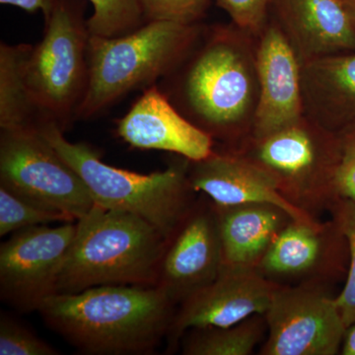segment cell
Returning a JSON list of instances; mask_svg holds the SVG:
<instances>
[{
  "instance_id": "4fadbf2b",
  "label": "cell",
  "mask_w": 355,
  "mask_h": 355,
  "mask_svg": "<svg viewBox=\"0 0 355 355\" xmlns=\"http://www.w3.org/2000/svg\"><path fill=\"white\" fill-rule=\"evenodd\" d=\"M258 39L259 101L251 137H265L304 116L301 62L286 35L270 17Z\"/></svg>"
},
{
  "instance_id": "9c48e42d",
  "label": "cell",
  "mask_w": 355,
  "mask_h": 355,
  "mask_svg": "<svg viewBox=\"0 0 355 355\" xmlns=\"http://www.w3.org/2000/svg\"><path fill=\"white\" fill-rule=\"evenodd\" d=\"M76 222L57 227L33 226L11 234L0 246V298L20 313L39 312L57 293V282Z\"/></svg>"
},
{
  "instance_id": "7c38bea8",
  "label": "cell",
  "mask_w": 355,
  "mask_h": 355,
  "mask_svg": "<svg viewBox=\"0 0 355 355\" xmlns=\"http://www.w3.org/2000/svg\"><path fill=\"white\" fill-rule=\"evenodd\" d=\"M223 266L214 203L193 205L168 243L157 286L175 304L216 279Z\"/></svg>"
},
{
  "instance_id": "44dd1931",
  "label": "cell",
  "mask_w": 355,
  "mask_h": 355,
  "mask_svg": "<svg viewBox=\"0 0 355 355\" xmlns=\"http://www.w3.org/2000/svg\"><path fill=\"white\" fill-rule=\"evenodd\" d=\"M266 319L254 315L228 328L193 329L184 340L187 355H249L263 338Z\"/></svg>"
},
{
  "instance_id": "d6986e66",
  "label": "cell",
  "mask_w": 355,
  "mask_h": 355,
  "mask_svg": "<svg viewBox=\"0 0 355 355\" xmlns=\"http://www.w3.org/2000/svg\"><path fill=\"white\" fill-rule=\"evenodd\" d=\"M335 224L329 226L291 220L280 230L266 250L259 270L266 277H297L313 272L321 263L327 252V235Z\"/></svg>"
},
{
  "instance_id": "7402d4cb",
  "label": "cell",
  "mask_w": 355,
  "mask_h": 355,
  "mask_svg": "<svg viewBox=\"0 0 355 355\" xmlns=\"http://www.w3.org/2000/svg\"><path fill=\"white\" fill-rule=\"evenodd\" d=\"M94 12L87 19L90 36L118 38L146 24L142 0H88Z\"/></svg>"
},
{
  "instance_id": "cb8c5ba5",
  "label": "cell",
  "mask_w": 355,
  "mask_h": 355,
  "mask_svg": "<svg viewBox=\"0 0 355 355\" xmlns=\"http://www.w3.org/2000/svg\"><path fill=\"white\" fill-rule=\"evenodd\" d=\"M334 223L349 246V268L347 282L336 297L345 327L355 323V202L336 198L331 203Z\"/></svg>"
},
{
  "instance_id": "8fae6325",
  "label": "cell",
  "mask_w": 355,
  "mask_h": 355,
  "mask_svg": "<svg viewBox=\"0 0 355 355\" xmlns=\"http://www.w3.org/2000/svg\"><path fill=\"white\" fill-rule=\"evenodd\" d=\"M279 286L257 268L222 266L214 282L181 303L168 334V349L188 330L228 328L265 315Z\"/></svg>"
},
{
  "instance_id": "83f0119b",
  "label": "cell",
  "mask_w": 355,
  "mask_h": 355,
  "mask_svg": "<svg viewBox=\"0 0 355 355\" xmlns=\"http://www.w3.org/2000/svg\"><path fill=\"white\" fill-rule=\"evenodd\" d=\"M334 188L336 198L355 202V153H343L334 177Z\"/></svg>"
},
{
  "instance_id": "603a6c76",
  "label": "cell",
  "mask_w": 355,
  "mask_h": 355,
  "mask_svg": "<svg viewBox=\"0 0 355 355\" xmlns=\"http://www.w3.org/2000/svg\"><path fill=\"white\" fill-rule=\"evenodd\" d=\"M76 222L72 217L28 200L0 184V236L33 226Z\"/></svg>"
},
{
  "instance_id": "4316f807",
  "label": "cell",
  "mask_w": 355,
  "mask_h": 355,
  "mask_svg": "<svg viewBox=\"0 0 355 355\" xmlns=\"http://www.w3.org/2000/svg\"><path fill=\"white\" fill-rule=\"evenodd\" d=\"M233 24L258 39L270 20V0H216Z\"/></svg>"
},
{
  "instance_id": "5bb4252c",
  "label": "cell",
  "mask_w": 355,
  "mask_h": 355,
  "mask_svg": "<svg viewBox=\"0 0 355 355\" xmlns=\"http://www.w3.org/2000/svg\"><path fill=\"white\" fill-rule=\"evenodd\" d=\"M116 133L135 148L175 153L191 162L214 153V139L186 118L157 84L144 90L116 121Z\"/></svg>"
},
{
  "instance_id": "d4e9b609",
  "label": "cell",
  "mask_w": 355,
  "mask_h": 355,
  "mask_svg": "<svg viewBox=\"0 0 355 355\" xmlns=\"http://www.w3.org/2000/svg\"><path fill=\"white\" fill-rule=\"evenodd\" d=\"M60 352L9 315H0V355H58Z\"/></svg>"
},
{
  "instance_id": "8992f818",
  "label": "cell",
  "mask_w": 355,
  "mask_h": 355,
  "mask_svg": "<svg viewBox=\"0 0 355 355\" xmlns=\"http://www.w3.org/2000/svg\"><path fill=\"white\" fill-rule=\"evenodd\" d=\"M84 0H55L44 17V37L27 62L28 86L43 125L65 132L83 104L89 80L87 19Z\"/></svg>"
},
{
  "instance_id": "484cf974",
  "label": "cell",
  "mask_w": 355,
  "mask_h": 355,
  "mask_svg": "<svg viewBox=\"0 0 355 355\" xmlns=\"http://www.w3.org/2000/svg\"><path fill=\"white\" fill-rule=\"evenodd\" d=\"M211 0H142L146 22L171 21L181 24H198Z\"/></svg>"
},
{
  "instance_id": "ac0fdd59",
  "label": "cell",
  "mask_w": 355,
  "mask_h": 355,
  "mask_svg": "<svg viewBox=\"0 0 355 355\" xmlns=\"http://www.w3.org/2000/svg\"><path fill=\"white\" fill-rule=\"evenodd\" d=\"M214 207L223 266L257 268L280 230L293 220L284 210L265 203Z\"/></svg>"
},
{
  "instance_id": "ffe728a7",
  "label": "cell",
  "mask_w": 355,
  "mask_h": 355,
  "mask_svg": "<svg viewBox=\"0 0 355 355\" xmlns=\"http://www.w3.org/2000/svg\"><path fill=\"white\" fill-rule=\"evenodd\" d=\"M32 48L0 44V130H40L43 125L26 76Z\"/></svg>"
},
{
  "instance_id": "e0dca14e",
  "label": "cell",
  "mask_w": 355,
  "mask_h": 355,
  "mask_svg": "<svg viewBox=\"0 0 355 355\" xmlns=\"http://www.w3.org/2000/svg\"><path fill=\"white\" fill-rule=\"evenodd\" d=\"M304 116L329 132L355 123V53H338L301 64Z\"/></svg>"
},
{
  "instance_id": "4dcf8cb0",
  "label": "cell",
  "mask_w": 355,
  "mask_h": 355,
  "mask_svg": "<svg viewBox=\"0 0 355 355\" xmlns=\"http://www.w3.org/2000/svg\"><path fill=\"white\" fill-rule=\"evenodd\" d=\"M340 352L343 355H355V323L347 329Z\"/></svg>"
},
{
  "instance_id": "277c9868",
  "label": "cell",
  "mask_w": 355,
  "mask_h": 355,
  "mask_svg": "<svg viewBox=\"0 0 355 355\" xmlns=\"http://www.w3.org/2000/svg\"><path fill=\"white\" fill-rule=\"evenodd\" d=\"M205 28L171 21H150L118 37H90L89 80L77 121L104 113L125 96L171 76L202 38Z\"/></svg>"
},
{
  "instance_id": "5b68a950",
  "label": "cell",
  "mask_w": 355,
  "mask_h": 355,
  "mask_svg": "<svg viewBox=\"0 0 355 355\" xmlns=\"http://www.w3.org/2000/svg\"><path fill=\"white\" fill-rule=\"evenodd\" d=\"M39 130L78 173L100 207L141 217L169 240L193 207L188 159L164 171L139 174L107 164L92 146L65 139L58 125Z\"/></svg>"
},
{
  "instance_id": "2e32d148",
  "label": "cell",
  "mask_w": 355,
  "mask_h": 355,
  "mask_svg": "<svg viewBox=\"0 0 355 355\" xmlns=\"http://www.w3.org/2000/svg\"><path fill=\"white\" fill-rule=\"evenodd\" d=\"M270 17L301 64L355 50V22L343 0H270Z\"/></svg>"
},
{
  "instance_id": "f1b7e54d",
  "label": "cell",
  "mask_w": 355,
  "mask_h": 355,
  "mask_svg": "<svg viewBox=\"0 0 355 355\" xmlns=\"http://www.w3.org/2000/svg\"><path fill=\"white\" fill-rule=\"evenodd\" d=\"M0 3L18 7L29 13L42 11L44 17H46L53 8L55 0H0Z\"/></svg>"
},
{
  "instance_id": "ba28073f",
  "label": "cell",
  "mask_w": 355,
  "mask_h": 355,
  "mask_svg": "<svg viewBox=\"0 0 355 355\" xmlns=\"http://www.w3.org/2000/svg\"><path fill=\"white\" fill-rule=\"evenodd\" d=\"M0 184L78 220L95 205L78 173L39 130H0Z\"/></svg>"
},
{
  "instance_id": "52a82bcc",
  "label": "cell",
  "mask_w": 355,
  "mask_h": 355,
  "mask_svg": "<svg viewBox=\"0 0 355 355\" xmlns=\"http://www.w3.org/2000/svg\"><path fill=\"white\" fill-rule=\"evenodd\" d=\"M343 153L338 135L304 116L289 127L251 137L242 155L270 173L284 197L308 211L338 198L334 177Z\"/></svg>"
},
{
  "instance_id": "f546056e",
  "label": "cell",
  "mask_w": 355,
  "mask_h": 355,
  "mask_svg": "<svg viewBox=\"0 0 355 355\" xmlns=\"http://www.w3.org/2000/svg\"><path fill=\"white\" fill-rule=\"evenodd\" d=\"M343 153H355V123L338 133Z\"/></svg>"
},
{
  "instance_id": "3957f363",
  "label": "cell",
  "mask_w": 355,
  "mask_h": 355,
  "mask_svg": "<svg viewBox=\"0 0 355 355\" xmlns=\"http://www.w3.org/2000/svg\"><path fill=\"white\" fill-rule=\"evenodd\" d=\"M169 239L146 219L96 205L76 221L57 293L102 286H157Z\"/></svg>"
},
{
  "instance_id": "30bf717a",
  "label": "cell",
  "mask_w": 355,
  "mask_h": 355,
  "mask_svg": "<svg viewBox=\"0 0 355 355\" xmlns=\"http://www.w3.org/2000/svg\"><path fill=\"white\" fill-rule=\"evenodd\" d=\"M268 334L263 355H335L347 327L336 297L313 286H277L263 315Z\"/></svg>"
},
{
  "instance_id": "7a4b0ae2",
  "label": "cell",
  "mask_w": 355,
  "mask_h": 355,
  "mask_svg": "<svg viewBox=\"0 0 355 355\" xmlns=\"http://www.w3.org/2000/svg\"><path fill=\"white\" fill-rule=\"evenodd\" d=\"M175 305L158 286H102L53 294L39 313L83 354H149L168 336Z\"/></svg>"
},
{
  "instance_id": "6da1fadb",
  "label": "cell",
  "mask_w": 355,
  "mask_h": 355,
  "mask_svg": "<svg viewBox=\"0 0 355 355\" xmlns=\"http://www.w3.org/2000/svg\"><path fill=\"white\" fill-rule=\"evenodd\" d=\"M254 39L233 23L205 30L181 67L163 79L173 104L214 139L252 132L259 101Z\"/></svg>"
},
{
  "instance_id": "9a60e30c",
  "label": "cell",
  "mask_w": 355,
  "mask_h": 355,
  "mask_svg": "<svg viewBox=\"0 0 355 355\" xmlns=\"http://www.w3.org/2000/svg\"><path fill=\"white\" fill-rule=\"evenodd\" d=\"M189 180L219 207L265 203L284 210L293 220L316 223L307 210L284 197L275 178L241 153H218L189 166Z\"/></svg>"
},
{
  "instance_id": "1f68e13d",
  "label": "cell",
  "mask_w": 355,
  "mask_h": 355,
  "mask_svg": "<svg viewBox=\"0 0 355 355\" xmlns=\"http://www.w3.org/2000/svg\"><path fill=\"white\" fill-rule=\"evenodd\" d=\"M355 22V0H343Z\"/></svg>"
}]
</instances>
